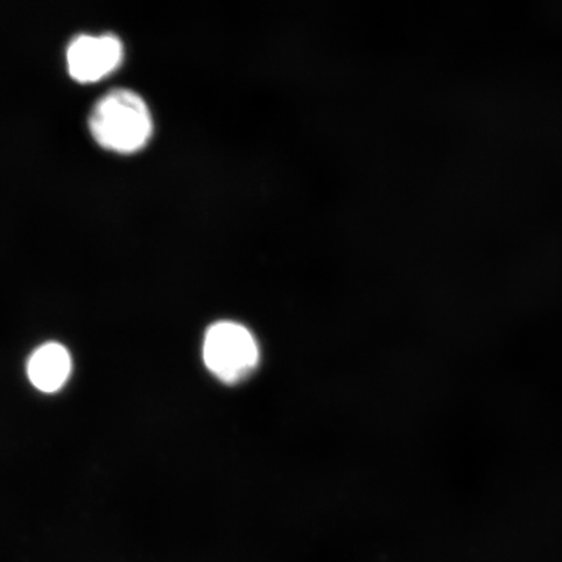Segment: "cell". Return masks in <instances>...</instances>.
Instances as JSON below:
<instances>
[{"label": "cell", "instance_id": "3", "mask_svg": "<svg viewBox=\"0 0 562 562\" xmlns=\"http://www.w3.org/2000/svg\"><path fill=\"white\" fill-rule=\"evenodd\" d=\"M67 69L80 83L100 82L123 65L124 45L117 35L81 34L67 48Z\"/></svg>", "mask_w": 562, "mask_h": 562}, {"label": "cell", "instance_id": "1", "mask_svg": "<svg viewBox=\"0 0 562 562\" xmlns=\"http://www.w3.org/2000/svg\"><path fill=\"white\" fill-rule=\"evenodd\" d=\"M88 126L91 137L102 149L121 156L145 149L154 133L149 105L130 89L105 93L91 110Z\"/></svg>", "mask_w": 562, "mask_h": 562}, {"label": "cell", "instance_id": "4", "mask_svg": "<svg viewBox=\"0 0 562 562\" xmlns=\"http://www.w3.org/2000/svg\"><path fill=\"white\" fill-rule=\"evenodd\" d=\"M72 370L68 350L58 342L40 347L27 363V376L35 389L52 393L61 389Z\"/></svg>", "mask_w": 562, "mask_h": 562}, {"label": "cell", "instance_id": "2", "mask_svg": "<svg viewBox=\"0 0 562 562\" xmlns=\"http://www.w3.org/2000/svg\"><path fill=\"white\" fill-rule=\"evenodd\" d=\"M261 358L255 335L236 322H217L203 340V360L223 383L237 384L255 372Z\"/></svg>", "mask_w": 562, "mask_h": 562}]
</instances>
